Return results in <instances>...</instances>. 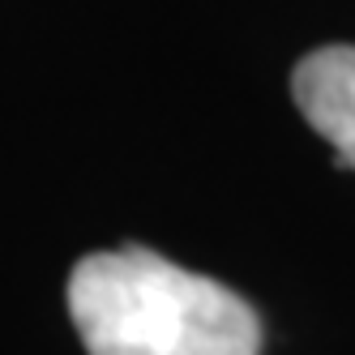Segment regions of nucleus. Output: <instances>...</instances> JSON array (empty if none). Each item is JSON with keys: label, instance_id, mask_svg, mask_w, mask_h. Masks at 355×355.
I'll use <instances>...</instances> for the list:
<instances>
[{"label": "nucleus", "instance_id": "obj_1", "mask_svg": "<svg viewBox=\"0 0 355 355\" xmlns=\"http://www.w3.org/2000/svg\"><path fill=\"white\" fill-rule=\"evenodd\" d=\"M69 317L90 355H257L248 304L150 248L90 252L69 274Z\"/></svg>", "mask_w": 355, "mask_h": 355}, {"label": "nucleus", "instance_id": "obj_2", "mask_svg": "<svg viewBox=\"0 0 355 355\" xmlns=\"http://www.w3.org/2000/svg\"><path fill=\"white\" fill-rule=\"evenodd\" d=\"M291 98L304 120L334 146V163L355 171V47H321L291 73Z\"/></svg>", "mask_w": 355, "mask_h": 355}]
</instances>
